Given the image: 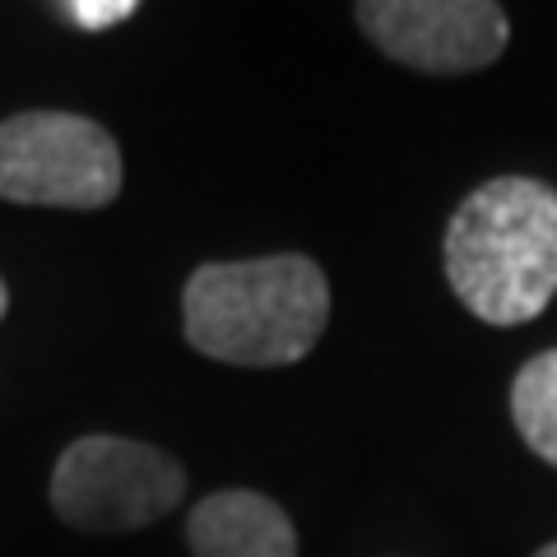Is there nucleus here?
<instances>
[{"label": "nucleus", "instance_id": "nucleus-1", "mask_svg": "<svg viewBox=\"0 0 557 557\" xmlns=\"http://www.w3.org/2000/svg\"><path fill=\"white\" fill-rule=\"evenodd\" d=\"M330 321V284L307 256L214 260L186 278L182 325L196 354L233 368L302 362Z\"/></svg>", "mask_w": 557, "mask_h": 557}, {"label": "nucleus", "instance_id": "nucleus-2", "mask_svg": "<svg viewBox=\"0 0 557 557\" xmlns=\"http://www.w3.org/2000/svg\"><path fill=\"white\" fill-rule=\"evenodd\" d=\"M446 278L487 325H525L557 298V190L493 177L460 200L446 228Z\"/></svg>", "mask_w": 557, "mask_h": 557}, {"label": "nucleus", "instance_id": "nucleus-3", "mask_svg": "<svg viewBox=\"0 0 557 557\" xmlns=\"http://www.w3.org/2000/svg\"><path fill=\"white\" fill-rule=\"evenodd\" d=\"M186 493V469L168 450L131 437H79L51 469V507L84 534H126L163 520Z\"/></svg>", "mask_w": 557, "mask_h": 557}, {"label": "nucleus", "instance_id": "nucleus-4", "mask_svg": "<svg viewBox=\"0 0 557 557\" xmlns=\"http://www.w3.org/2000/svg\"><path fill=\"white\" fill-rule=\"evenodd\" d=\"M121 196V149L89 116L20 112L0 121V200L102 209Z\"/></svg>", "mask_w": 557, "mask_h": 557}, {"label": "nucleus", "instance_id": "nucleus-5", "mask_svg": "<svg viewBox=\"0 0 557 557\" xmlns=\"http://www.w3.org/2000/svg\"><path fill=\"white\" fill-rule=\"evenodd\" d=\"M358 28L391 61L428 75L483 70L511 38L497 0H358Z\"/></svg>", "mask_w": 557, "mask_h": 557}, {"label": "nucleus", "instance_id": "nucleus-6", "mask_svg": "<svg viewBox=\"0 0 557 557\" xmlns=\"http://www.w3.org/2000/svg\"><path fill=\"white\" fill-rule=\"evenodd\" d=\"M196 557H298V530L284 507L247 487L209 493L186 520Z\"/></svg>", "mask_w": 557, "mask_h": 557}, {"label": "nucleus", "instance_id": "nucleus-7", "mask_svg": "<svg viewBox=\"0 0 557 557\" xmlns=\"http://www.w3.org/2000/svg\"><path fill=\"white\" fill-rule=\"evenodd\" d=\"M511 418L534 456L557 465V348L530 358L525 368L516 372Z\"/></svg>", "mask_w": 557, "mask_h": 557}, {"label": "nucleus", "instance_id": "nucleus-8", "mask_svg": "<svg viewBox=\"0 0 557 557\" xmlns=\"http://www.w3.org/2000/svg\"><path fill=\"white\" fill-rule=\"evenodd\" d=\"M65 5H70V14H75L79 28L102 33V28L126 24L131 14L139 10V0H65Z\"/></svg>", "mask_w": 557, "mask_h": 557}, {"label": "nucleus", "instance_id": "nucleus-9", "mask_svg": "<svg viewBox=\"0 0 557 557\" xmlns=\"http://www.w3.org/2000/svg\"><path fill=\"white\" fill-rule=\"evenodd\" d=\"M5 307H10V293H5V278H0V321H5Z\"/></svg>", "mask_w": 557, "mask_h": 557}, {"label": "nucleus", "instance_id": "nucleus-10", "mask_svg": "<svg viewBox=\"0 0 557 557\" xmlns=\"http://www.w3.org/2000/svg\"><path fill=\"white\" fill-rule=\"evenodd\" d=\"M534 557H557V544H548V548H539Z\"/></svg>", "mask_w": 557, "mask_h": 557}]
</instances>
